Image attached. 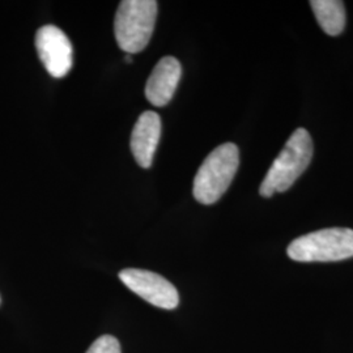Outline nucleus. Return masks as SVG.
Returning a JSON list of instances; mask_svg holds the SVG:
<instances>
[{
    "instance_id": "12",
    "label": "nucleus",
    "mask_w": 353,
    "mask_h": 353,
    "mask_svg": "<svg viewBox=\"0 0 353 353\" xmlns=\"http://www.w3.org/2000/svg\"><path fill=\"white\" fill-rule=\"evenodd\" d=\"M0 303H1V297H0Z\"/></svg>"
},
{
    "instance_id": "8",
    "label": "nucleus",
    "mask_w": 353,
    "mask_h": 353,
    "mask_svg": "<svg viewBox=\"0 0 353 353\" xmlns=\"http://www.w3.org/2000/svg\"><path fill=\"white\" fill-rule=\"evenodd\" d=\"M182 67L174 57H165L153 68L145 85V97L153 106L168 105L176 93Z\"/></svg>"
},
{
    "instance_id": "6",
    "label": "nucleus",
    "mask_w": 353,
    "mask_h": 353,
    "mask_svg": "<svg viewBox=\"0 0 353 353\" xmlns=\"http://www.w3.org/2000/svg\"><path fill=\"white\" fill-rule=\"evenodd\" d=\"M36 49L46 71L55 79H62L72 67V45L58 26H45L38 29Z\"/></svg>"
},
{
    "instance_id": "1",
    "label": "nucleus",
    "mask_w": 353,
    "mask_h": 353,
    "mask_svg": "<svg viewBox=\"0 0 353 353\" xmlns=\"http://www.w3.org/2000/svg\"><path fill=\"white\" fill-rule=\"evenodd\" d=\"M313 159V140L305 128H297L268 169L259 192L271 198L275 192H284L293 186Z\"/></svg>"
},
{
    "instance_id": "5",
    "label": "nucleus",
    "mask_w": 353,
    "mask_h": 353,
    "mask_svg": "<svg viewBox=\"0 0 353 353\" xmlns=\"http://www.w3.org/2000/svg\"><path fill=\"white\" fill-rule=\"evenodd\" d=\"M119 279L128 290L156 307L173 310L179 303L176 287L159 274L139 268H126L119 272Z\"/></svg>"
},
{
    "instance_id": "4",
    "label": "nucleus",
    "mask_w": 353,
    "mask_h": 353,
    "mask_svg": "<svg viewBox=\"0 0 353 353\" xmlns=\"http://www.w3.org/2000/svg\"><path fill=\"white\" fill-rule=\"evenodd\" d=\"M288 255L296 262H338L353 256V229L327 228L290 242Z\"/></svg>"
},
{
    "instance_id": "11",
    "label": "nucleus",
    "mask_w": 353,
    "mask_h": 353,
    "mask_svg": "<svg viewBox=\"0 0 353 353\" xmlns=\"http://www.w3.org/2000/svg\"><path fill=\"white\" fill-rule=\"evenodd\" d=\"M126 62H127V63H130V62H132V58H131V55H127Z\"/></svg>"
},
{
    "instance_id": "7",
    "label": "nucleus",
    "mask_w": 353,
    "mask_h": 353,
    "mask_svg": "<svg viewBox=\"0 0 353 353\" xmlns=\"http://www.w3.org/2000/svg\"><path fill=\"white\" fill-rule=\"evenodd\" d=\"M161 138V118L154 112L140 115L131 135V152L141 168H151L153 156Z\"/></svg>"
},
{
    "instance_id": "2",
    "label": "nucleus",
    "mask_w": 353,
    "mask_h": 353,
    "mask_svg": "<svg viewBox=\"0 0 353 353\" xmlns=\"http://www.w3.org/2000/svg\"><path fill=\"white\" fill-rule=\"evenodd\" d=\"M240 165V151L233 143L219 145L201 165L194 178L192 194L202 204H214L229 189Z\"/></svg>"
},
{
    "instance_id": "9",
    "label": "nucleus",
    "mask_w": 353,
    "mask_h": 353,
    "mask_svg": "<svg viewBox=\"0 0 353 353\" xmlns=\"http://www.w3.org/2000/svg\"><path fill=\"white\" fill-rule=\"evenodd\" d=\"M312 10L319 26L328 36H339L345 26V8L339 0H313Z\"/></svg>"
},
{
    "instance_id": "10",
    "label": "nucleus",
    "mask_w": 353,
    "mask_h": 353,
    "mask_svg": "<svg viewBox=\"0 0 353 353\" xmlns=\"http://www.w3.org/2000/svg\"><path fill=\"white\" fill-rule=\"evenodd\" d=\"M87 353H121V344L112 335H103L93 341Z\"/></svg>"
},
{
    "instance_id": "3",
    "label": "nucleus",
    "mask_w": 353,
    "mask_h": 353,
    "mask_svg": "<svg viewBox=\"0 0 353 353\" xmlns=\"http://www.w3.org/2000/svg\"><path fill=\"white\" fill-rule=\"evenodd\" d=\"M157 19V1L123 0L119 3L114 20L118 46L127 54L144 50L151 41Z\"/></svg>"
}]
</instances>
